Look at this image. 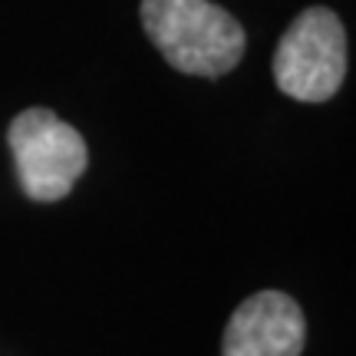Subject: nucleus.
Returning a JSON list of instances; mask_svg holds the SVG:
<instances>
[{
  "label": "nucleus",
  "instance_id": "obj_3",
  "mask_svg": "<svg viewBox=\"0 0 356 356\" xmlns=\"http://www.w3.org/2000/svg\"><path fill=\"white\" fill-rule=\"evenodd\" d=\"M346 76V33L337 13L310 7L280 37L274 79L280 92L300 102H327Z\"/></svg>",
  "mask_w": 356,
  "mask_h": 356
},
{
  "label": "nucleus",
  "instance_id": "obj_4",
  "mask_svg": "<svg viewBox=\"0 0 356 356\" xmlns=\"http://www.w3.org/2000/svg\"><path fill=\"white\" fill-rule=\"evenodd\" d=\"M307 320L300 304L280 291L248 297L225 327V356H300Z\"/></svg>",
  "mask_w": 356,
  "mask_h": 356
},
{
  "label": "nucleus",
  "instance_id": "obj_2",
  "mask_svg": "<svg viewBox=\"0 0 356 356\" xmlns=\"http://www.w3.org/2000/svg\"><path fill=\"white\" fill-rule=\"evenodd\" d=\"M7 142L20 188L33 202L66 198L89 165L86 142L50 109H26L10 122Z\"/></svg>",
  "mask_w": 356,
  "mask_h": 356
},
{
  "label": "nucleus",
  "instance_id": "obj_1",
  "mask_svg": "<svg viewBox=\"0 0 356 356\" xmlns=\"http://www.w3.org/2000/svg\"><path fill=\"white\" fill-rule=\"evenodd\" d=\"M142 26L188 76H225L244 56L241 24L211 0H142Z\"/></svg>",
  "mask_w": 356,
  "mask_h": 356
}]
</instances>
